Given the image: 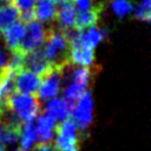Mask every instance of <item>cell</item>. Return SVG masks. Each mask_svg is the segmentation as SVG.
Masks as SVG:
<instances>
[{
  "instance_id": "9",
  "label": "cell",
  "mask_w": 151,
  "mask_h": 151,
  "mask_svg": "<svg viewBox=\"0 0 151 151\" xmlns=\"http://www.w3.org/2000/svg\"><path fill=\"white\" fill-rule=\"evenodd\" d=\"M68 59L73 65L80 66H92L94 63V52L93 48L86 47L73 40L70 42V54Z\"/></svg>"
},
{
  "instance_id": "22",
  "label": "cell",
  "mask_w": 151,
  "mask_h": 151,
  "mask_svg": "<svg viewBox=\"0 0 151 151\" xmlns=\"http://www.w3.org/2000/svg\"><path fill=\"white\" fill-rule=\"evenodd\" d=\"M73 5L79 11H87L96 6L94 0H73Z\"/></svg>"
},
{
  "instance_id": "4",
  "label": "cell",
  "mask_w": 151,
  "mask_h": 151,
  "mask_svg": "<svg viewBox=\"0 0 151 151\" xmlns=\"http://www.w3.org/2000/svg\"><path fill=\"white\" fill-rule=\"evenodd\" d=\"M92 110H93V101H92V94L90 91H85L84 94L76 101V104L72 107L71 114H72V122L76 124L77 129L80 132H84L87 130L90 124L92 123Z\"/></svg>"
},
{
  "instance_id": "5",
  "label": "cell",
  "mask_w": 151,
  "mask_h": 151,
  "mask_svg": "<svg viewBox=\"0 0 151 151\" xmlns=\"http://www.w3.org/2000/svg\"><path fill=\"white\" fill-rule=\"evenodd\" d=\"M46 32L47 29L42 26L40 21L34 19L27 22V26L25 28V34L19 46V50H21L24 53H28L31 51L40 48L45 42Z\"/></svg>"
},
{
  "instance_id": "17",
  "label": "cell",
  "mask_w": 151,
  "mask_h": 151,
  "mask_svg": "<svg viewBox=\"0 0 151 151\" xmlns=\"http://www.w3.org/2000/svg\"><path fill=\"white\" fill-rule=\"evenodd\" d=\"M66 86L63 88L64 99H66L72 105L76 104V101L84 94V92L87 90V86L76 83V81H66Z\"/></svg>"
},
{
  "instance_id": "15",
  "label": "cell",
  "mask_w": 151,
  "mask_h": 151,
  "mask_svg": "<svg viewBox=\"0 0 151 151\" xmlns=\"http://www.w3.org/2000/svg\"><path fill=\"white\" fill-rule=\"evenodd\" d=\"M101 11H103L101 4H98L87 11H79V13H77L76 27L78 29H83V28L90 27L92 25H96L97 21L99 20Z\"/></svg>"
},
{
  "instance_id": "1",
  "label": "cell",
  "mask_w": 151,
  "mask_h": 151,
  "mask_svg": "<svg viewBox=\"0 0 151 151\" xmlns=\"http://www.w3.org/2000/svg\"><path fill=\"white\" fill-rule=\"evenodd\" d=\"M44 44L45 46L42 51L53 66L63 68L66 64L71 63L68 59L70 41L64 31H61L60 28L50 27L46 32Z\"/></svg>"
},
{
  "instance_id": "12",
  "label": "cell",
  "mask_w": 151,
  "mask_h": 151,
  "mask_svg": "<svg viewBox=\"0 0 151 151\" xmlns=\"http://www.w3.org/2000/svg\"><path fill=\"white\" fill-rule=\"evenodd\" d=\"M25 22H22L21 20H17L13 24H11L2 33L1 35L4 37V41L6 47L8 48V51H14V50H19V46L21 44V40L24 38L25 34Z\"/></svg>"
},
{
  "instance_id": "19",
  "label": "cell",
  "mask_w": 151,
  "mask_h": 151,
  "mask_svg": "<svg viewBox=\"0 0 151 151\" xmlns=\"http://www.w3.org/2000/svg\"><path fill=\"white\" fill-rule=\"evenodd\" d=\"M112 9L119 18H125L133 11V4L130 0H113Z\"/></svg>"
},
{
  "instance_id": "13",
  "label": "cell",
  "mask_w": 151,
  "mask_h": 151,
  "mask_svg": "<svg viewBox=\"0 0 151 151\" xmlns=\"http://www.w3.org/2000/svg\"><path fill=\"white\" fill-rule=\"evenodd\" d=\"M35 118H37V122L34 123V126H35L37 137L39 138L40 142H44V143L51 142L53 138L55 125H57L55 120L46 112L37 116Z\"/></svg>"
},
{
  "instance_id": "14",
  "label": "cell",
  "mask_w": 151,
  "mask_h": 151,
  "mask_svg": "<svg viewBox=\"0 0 151 151\" xmlns=\"http://www.w3.org/2000/svg\"><path fill=\"white\" fill-rule=\"evenodd\" d=\"M58 7L55 2L51 0H35L34 5V14L35 19L40 22H51L55 20Z\"/></svg>"
},
{
  "instance_id": "8",
  "label": "cell",
  "mask_w": 151,
  "mask_h": 151,
  "mask_svg": "<svg viewBox=\"0 0 151 151\" xmlns=\"http://www.w3.org/2000/svg\"><path fill=\"white\" fill-rule=\"evenodd\" d=\"M14 80H15V90H18L20 93L34 94L39 88V85L41 83V77L27 68H21L15 73Z\"/></svg>"
},
{
  "instance_id": "24",
  "label": "cell",
  "mask_w": 151,
  "mask_h": 151,
  "mask_svg": "<svg viewBox=\"0 0 151 151\" xmlns=\"http://www.w3.org/2000/svg\"><path fill=\"white\" fill-rule=\"evenodd\" d=\"M32 151H55V150H54L53 144H51L50 142H48V143L40 142L39 144L34 145V147H33Z\"/></svg>"
},
{
  "instance_id": "28",
  "label": "cell",
  "mask_w": 151,
  "mask_h": 151,
  "mask_svg": "<svg viewBox=\"0 0 151 151\" xmlns=\"http://www.w3.org/2000/svg\"><path fill=\"white\" fill-rule=\"evenodd\" d=\"M15 151H24V150H22V149H20V147H19V149H17V150H15Z\"/></svg>"
},
{
  "instance_id": "25",
  "label": "cell",
  "mask_w": 151,
  "mask_h": 151,
  "mask_svg": "<svg viewBox=\"0 0 151 151\" xmlns=\"http://www.w3.org/2000/svg\"><path fill=\"white\" fill-rule=\"evenodd\" d=\"M8 4H11V0H0V8L5 7V6L8 5Z\"/></svg>"
},
{
  "instance_id": "3",
  "label": "cell",
  "mask_w": 151,
  "mask_h": 151,
  "mask_svg": "<svg viewBox=\"0 0 151 151\" xmlns=\"http://www.w3.org/2000/svg\"><path fill=\"white\" fill-rule=\"evenodd\" d=\"M55 142L53 144L55 150H67L73 147H80V131L77 129L72 120H63L55 125Z\"/></svg>"
},
{
  "instance_id": "10",
  "label": "cell",
  "mask_w": 151,
  "mask_h": 151,
  "mask_svg": "<svg viewBox=\"0 0 151 151\" xmlns=\"http://www.w3.org/2000/svg\"><path fill=\"white\" fill-rule=\"evenodd\" d=\"M72 107L73 105L66 99L53 97L47 100L45 105V112L50 114L55 122H63L68 119V117L71 116Z\"/></svg>"
},
{
  "instance_id": "11",
  "label": "cell",
  "mask_w": 151,
  "mask_h": 151,
  "mask_svg": "<svg viewBox=\"0 0 151 151\" xmlns=\"http://www.w3.org/2000/svg\"><path fill=\"white\" fill-rule=\"evenodd\" d=\"M55 21L58 24V28L66 31L76 27L77 21V9L72 1H66L59 4V8L57 11Z\"/></svg>"
},
{
  "instance_id": "21",
  "label": "cell",
  "mask_w": 151,
  "mask_h": 151,
  "mask_svg": "<svg viewBox=\"0 0 151 151\" xmlns=\"http://www.w3.org/2000/svg\"><path fill=\"white\" fill-rule=\"evenodd\" d=\"M11 2L19 11V14L20 13H25V12L34 11L35 0H11Z\"/></svg>"
},
{
  "instance_id": "6",
  "label": "cell",
  "mask_w": 151,
  "mask_h": 151,
  "mask_svg": "<svg viewBox=\"0 0 151 151\" xmlns=\"http://www.w3.org/2000/svg\"><path fill=\"white\" fill-rule=\"evenodd\" d=\"M63 81L61 68L53 67L45 76L41 77V83L38 88V99L39 100H48L53 97H57L60 90V85Z\"/></svg>"
},
{
  "instance_id": "2",
  "label": "cell",
  "mask_w": 151,
  "mask_h": 151,
  "mask_svg": "<svg viewBox=\"0 0 151 151\" xmlns=\"http://www.w3.org/2000/svg\"><path fill=\"white\" fill-rule=\"evenodd\" d=\"M6 109L11 110L24 123L35 119L40 113V100L35 94L14 92L9 97Z\"/></svg>"
},
{
  "instance_id": "23",
  "label": "cell",
  "mask_w": 151,
  "mask_h": 151,
  "mask_svg": "<svg viewBox=\"0 0 151 151\" xmlns=\"http://www.w3.org/2000/svg\"><path fill=\"white\" fill-rule=\"evenodd\" d=\"M8 48L6 47V45H4L1 41H0V71L2 68L6 67L7 65V60H8Z\"/></svg>"
},
{
  "instance_id": "7",
  "label": "cell",
  "mask_w": 151,
  "mask_h": 151,
  "mask_svg": "<svg viewBox=\"0 0 151 151\" xmlns=\"http://www.w3.org/2000/svg\"><path fill=\"white\" fill-rule=\"evenodd\" d=\"M53 66L50 60L46 58L42 48H38L34 51H31L28 53H25V58H24V68H27L34 73H37L38 76L42 77L45 76L48 71H51Z\"/></svg>"
},
{
  "instance_id": "18",
  "label": "cell",
  "mask_w": 151,
  "mask_h": 151,
  "mask_svg": "<svg viewBox=\"0 0 151 151\" xmlns=\"http://www.w3.org/2000/svg\"><path fill=\"white\" fill-rule=\"evenodd\" d=\"M17 20H19V11L12 2L0 8V35L11 24Z\"/></svg>"
},
{
  "instance_id": "27",
  "label": "cell",
  "mask_w": 151,
  "mask_h": 151,
  "mask_svg": "<svg viewBox=\"0 0 151 151\" xmlns=\"http://www.w3.org/2000/svg\"><path fill=\"white\" fill-rule=\"evenodd\" d=\"M53 2H57V4H61V2H66V1H70V0H51Z\"/></svg>"
},
{
  "instance_id": "20",
  "label": "cell",
  "mask_w": 151,
  "mask_h": 151,
  "mask_svg": "<svg viewBox=\"0 0 151 151\" xmlns=\"http://www.w3.org/2000/svg\"><path fill=\"white\" fill-rule=\"evenodd\" d=\"M151 0H142L134 9V17L142 21H149L151 18Z\"/></svg>"
},
{
  "instance_id": "16",
  "label": "cell",
  "mask_w": 151,
  "mask_h": 151,
  "mask_svg": "<svg viewBox=\"0 0 151 151\" xmlns=\"http://www.w3.org/2000/svg\"><path fill=\"white\" fill-rule=\"evenodd\" d=\"M37 132H35V126H34V119L24 122L20 129V149L24 151H29L32 146L34 145L37 140Z\"/></svg>"
},
{
  "instance_id": "26",
  "label": "cell",
  "mask_w": 151,
  "mask_h": 151,
  "mask_svg": "<svg viewBox=\"0 0 151 151\" xmlns=\"http://www.w3.org/2000/svg\"><path fill=\"white\" fill-rule=\"evenodd\" d=\"M80 147H73V149H67V150H55V151H79Z\"/></svg>"
}]
</instances>
